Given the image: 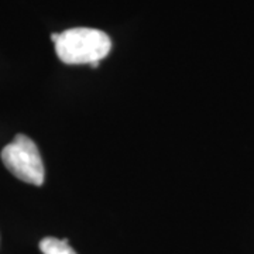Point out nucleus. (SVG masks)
<instances>
[{
    "label": "nucleus",
    "instance_id": "1",
    "mask_svg": "<svg viewBox=\"0 0 254 254\" xmlns=\"http://www.w3.org/2000/svg\"><path fill=\"white\" fill-rule=\"evenodd\" d=\"M51 40L58 58L68 65L91 64L98 66L112 50L109 36L96 28H69L61 34H53Z\"/></svg>",
    "mask_w": 254,
    "mask_h": 254
},
{
    "label": "nucleus",
    "instance_id": "2",
    "mask_svg": "<svg viewBox=\"0 0 254 254\" xmlns=\"http://www.w3.org/2000/svg\"><path fill=\"white\" fill-rule=\"evenodd\" d=\"M1 161L16 178L31 185H43L46 170L36 143L24 134H17L14 140L1 150Z\"/></svg>",
    "mask_w": 254,
    "mask_h": 254
},
{
    "label": "nucleus",
    "instance_id": "3",
    "mask_svg": "<svg viewBox=\"0 0 254 254\" xmlns=\"http://www.w3.org/2000/svg\"><path fill=\"white\" fill-rule=\"evenodd\" d=\"M40 250L43 254H76L66 240L57 237H46L40 242Z\"/></svg>",
    "mask_w": 254,
    "mask_h": 254
}]
</instances>
